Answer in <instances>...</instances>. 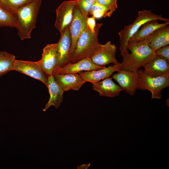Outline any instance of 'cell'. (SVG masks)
I'll return each mask as SVG.
<instances>
[{
  "label": "cell",
  "instance_id": "10",
  "mask_svg": "<svg viewBox=\"0 0 169 169\" xmlns=\"http://www.w3.org/2000/svg\"><path fill=\"white\" fill-rule=\"evenodd\" d=\"M126 92L133 95L138 90V76L136 72L120 69L112 77Z\"/></svg>",
  "mask_w": 169,
  "mask_h": 169
},
{
  "label": "cell",
  "instance_id": "5",
  "mask_svg": "<svg viewBox=\"0 0 169 169\" xmlns=\"http://www.w3.org/2000/svg\"><path fill=\"white\" fill-rule=\"evenodd\" d=\"M138 76V90H149L151 99H160L161 91L169 86V74L158 77H152L146 74L141 69H139Z\"/></svg>",
  "mask_w": 169,
  "mask_h": 169
},
{
  "label": "cell",
  "instance_id": "25",
  "mask_svg": "<svg viewBox=\"0 0 169 169\" xmlns=\"http://www.w3.org/2000/svg\"><path fill=\"white\" fill-rule=\"evenodd\" d=\"M93 3L89 0H77V5L82 14L88 17Z\"/></svg>",
  "mask_w": 169,
  "mask_h": 169
},
{
  "label": "cell",
  "instance_id": "23",
  "mask_svg": "<svg viewBox=\"0 0 169 169\" xmlns=\"http://www.w3.org/2000/svg\"><path fill=\"white\" fill-rule=\"evenodd\" d=\"M115 10L104 6L97 1L93 3L90 14L95 18L110 17Z\"/></svg>",
  "mask_w": 169,
  "mask_h": 169
},
{
  "label": "cell",
  "instance_id": "7",
  "mask_svg": "<svg viewBox=\"0 0 169 169\" xmlns=\"http://www.w3.org/2000/svg\"><path fill=\"white\" fill-rule=\"evenodd\" d=\"M13 70H15L38 79L47 85L48 76L43 70L38 61L15 60Z\"/></svg>",
  "mask_w": 169,
  "mask_h": 169
},
{
  "label": "cell",
  "instance_id": "16",
  "mask_svg": "<svg viewBox=\"0 0 169 169\" xmlns=\"http://www.w3.org/2000/svg\"><path fill=\"white\" fill-rule=\"evenodd\" d=\"M143 67L144 72L151 76L169 74V61L163 57L156 55Z\"/></svg>",
  "mask_w": 169,
  "mask_h": 169
},
{
  "label": "cell",
  "instance_id": "29",
  "mask_svg": "<svg viewBox=\"0 0 169 169\" xmlns=\"http://www.w3.org/2000/svg\"><path fill=\"white\" fill-rule=\"evenodd\" d=\"M90 164H83L78 166V169H88L90 166Z\"/></svg>",
  "mask_w": 169,
  "mask_h": 169
},
{
  "label": "cell",
  "instance_id": "18",
  "mask_svg": "<svg viewBox=\"0 0 169 169\" xmlns=\"http://www.w3.org/2000/svg\"><path fill=\"white\" fill-rule=\"evenodd\" d=\"M92 86L93 90L97 91L101 96L115 97L119 96L120 92L124 90L113 81L112 77H108L92 83Z\"/></svg>",
  "mask_w": 169,
  "mask_h": 169
},
{
  "label": "cell",
  "instance_id": "1",
  "mask_svg": "<svg viewBox=\"0 0 169 169\" xmlns=\"http://www.w3.org/2000/svg\"><path fill=\"white\" fill-rule=\"evenodd\" d=\"M127 49L130 51L123 57L120 63L121 69L136 72L139 69L156 56L155 51L152 49L145 41L128 44Z\"/></svg>",
  "mask_w": 169,
  "mask_h": 169
},
{
  "label": "cell",
  "instance_id": "28",
  "mask_svg": "<svg viewBox=\"0 0 169 169\" xmlns=\"http://www.w3.org/2000/svg\"><path fill=\"white\" fill-rule=\"evenodd\" d=\"M86 23L88 28L93 33L95 31V28L96 25L95 18L93 17H88Z\"/></svg>",
  "mask_w": 169,
  "mask_h": 169
},
{
  "label": "cell",
  "instance_id": "17",
  "mask_svg": "<svg viewBox=\"0 0 169 169\" xmlns=\"http://www.w3.org/2000/svg\"><path fill=\"white\" fill-rule=\"evenodd\" d=\"M50 98L45 104L44 111H46L51 106L54 105L56 109L60 106L63 101L64 91L55 80L53 75L48 76L47 85Z\"/></svg>",
  "mask_w": 169,
  "mask_h": 169
},
{
  "label": "cell",
  "instance_id": "12",
  "mask_svg": "<svg viewBox=\"0 0 169 169\" xmlns=\"http://www.w3.org/2000/svg\"><path fill=\"white\" fill-rule=\"evenodd\" d=\"M120 69L121 66L120 63L108 67L104 66L99 69L82 71L78 73L85 82H89L92 84L109 77L114 72H118Z\"/></svg>",
  "mask_w": 169,
  "mask_h": 169
},
{
  "label": "cell",
  "instance_id": "13",
  "mask_svg": "<svg viewBox=\"0 0 169 169\" xmlns=\"http://www.w3.org/2000/svg\"><path fill=\"white\" fill-rule=\"evenodd\" d=\"M104 66L95 64L90 58H86L74 63L69 62L63 67L57 68L53 75L55 74L78 73L84 71L99 69Z\"/></svg>",
  "mask_w": 169,
  "mask_h": 169
},
{
  "label": "cell",
  "instance_id": "26",
  "mask_svg": "<svg viewBox=\"0 0 169 169\" xmlns=\"http://www.w3.org/2000/svg\"><path fill=\"white\" fill-rule=\"evenodd\" d=\"M156 55L163 57L169 61V46L161 47L155 51Z\"/></svg>",
  "mask_w": 169,
  "mask_h": 169
},
{
  "label": "cell",
  "instance_id": "27",
  "mask_svg": "<svg viewBox=\"0 0 169 169\" xmlns=\"http://www.w3.org/2000/svg\"><path fill=\"white\" fill-rule=\"evenodd\" d=\"M118 0H96L99 3L113 9L115 10L117 9L118 5L117 1Z\"/></svg>",
  "mask_w": 169,
  "mask_h": 169
},
{
  "label": "cell",
  "instance_id": "2",
  "mask_svg": "<svg viewBox=\"0 0 169 169\" xmlns=\"http://www.w3.org/2000/svg\"><path fill=\"white\" fill-rule=\"evenodd\" d=\"M42 0H33L18 9L15 13L17 20L16 28L21 40L29 39L36 27L37 18Z\"/></svg>",
  "mask_w": 169,
  "mask_h": 169
},
{
  "label": "cell",
  "instance_id": "22",
  "mask_svg": "<svg viewBox=\"0 0 169 169\" xmlns=\"http://www.w3.org/2000/svg\"><path fill=\"white\" fill-rule=\"evenodd\" d=\"M17 25V20L15 14L0 4V27L16 28Z\"/></svg>",
  "mask_w": 169,
  "mask_h": 169
},
{
  "label": "cell",
  "instance_id": "31",
  "mask_svg": "<svg viewBox=\"0 0 169 169\" xmlns=\"http://www.w3.org/2000/svg\"><path fill=\"white\" fill-rule=\"evenodd\" d=\"M2 0H0V3H1Z\"/></svg>",
  "mask_w": 169,
  "mask_h": 169
},
{
  "label": "cell",
  "instance_id": "4",
  "mask_svg": "<svg viewBox=\"0 0 169 169\" xmlns=\"http://www.w3.org/2000/svg\"><path fill=\"white\" fill-rule=\"evenodd\" d=\"M155 20L162 21L165 22H169L168 19L164 18L161 15L156 14L150 10H145L139 11L134 21L132 23L125 26L123 29L118 33L120 38V49L122 57L129 53L127 49L129 40L143 24L147 22Z\"/></svg>",
  "mask_w": 169,
  "mask_h": 169
},
{
  "label": "cell",
  "instance_id": "8",
  "mask_svg": "<svg viewBox=\"0 0 169 169\" xmlns=\"http://www.w3.org/2000/svg\"><path fill=\"white\" fill-rule=\"evenodd\" d=\"M117 48L115 45L109 41L104 44H100L98 49L91 57L90 59L95 64L105 66L110 63L119 64L115 57Z\"/></svg>",
  "mask_w": 169,
  "mask_h": 169
},
{
  "label": "cell",
  "instance_id": "11",
  "mask_svg": "<svg viewBox=\"0 0 169 169\" xmlns=\"http://www.w3.org/2000/svg\"><path fill=\"white\" fill-rule=\"evenodd\" d=\"M69 26L61 35L60 38L57 43L58 61L56 69L63 67L70 62L72 40Z\"/></svg>",
  "mask_w": 169,
  "mask_h": 169
},
{
  "label": "cell",
  "instance_id": "20",
  "mask_svg": "<svg viewBox=\"0 0 169 169\" xmlns=\"http://www.w3.org/2000/svg\"><path fill=\"white\" fill-rule=\"evenodd\" d=\"M145 41L150 47L155 51L161 47L168 45L169 25L157 29Z\"/></svg>",
  "mask_w": 169,
  "mask_h": 169
},
{
  "label": "cell",
  "instance_id": "9",
  "mask_svg": "<svg viewBox=\"0 0 169 169\" xmlns=\"http://www.w3.org/2000/svg\"><path fill=\"white\" fill-rule=\"evenodd\" d=\"M57 43L47 44L44 48L42 57L39 61L43 70L48 76L53 75L57 67Z\"/></svg>",
  "mask_w": 169,
  "mask_h": 169
},
{
  "label": "cell",
  "instance_id": "19",
  "mask_svg": "<svg viewBox=\"0 0 169 169\" xmlns=\"http://www.w3.org/2000/svg\"><path fill=\"white\" fill-rule=\"evenodd\" d=\"M158 21L152 20L143 24L129 40L128 44L144 41L156 30L169 24V22L160 23Z\"/></svg>",
  "mask_w": 169,
  "mask_h": 169
},
{
  "label": "cell",
  "instance_id": "30",
  "mask_svg": "<svg viewBox=\"0 0 169 169\" xmlns=\"http://www.w3.org/2000/svg\"><path fill=\"white\" fill-rule=\"evenodd\" d=\"M89 0L91 1V2H93V3H94V2H95L96 1V0Z\"/></svg>",
  "mask_w": 169,
  "mask_h": 169
},
{
  "label": "cell",
  "instance_id": "6",
  "mask_svg": "<svg viewBox=\"0 0 169 169\" xmlns=\"http://www.w3.org/2000/svg\"><path fill=\"white\" fill-rule=\"evenodd\" d=\"M76 5L77 0L66 1L61 3L56 9L55 26L60 35L63 34L70 26Z\"/></svg>",
  "mask_w": 169,
  "mask_h": 169
},
{
  "label": "cell",
  "instance_id": "14",
  "mask_svg": "<svg viewBox=\"0 0 169 169\" xmlns=\"http://www.w3.org/2000/svg\"><path fill=\"white\" fill-rule=\"evenodd\" d=\"M87 18L82 14L76 5L74 8L73 19L69 26L72 40L71 54L78 38L88 27L86 23Z\"/></svg>",
  "mask_w": 169,
  "mask_h": 169
},
{
  "label": "cell",
  "instance_id": "21",
  "mask_svg": "<svg viewBox=\"0 0 169 169\" xmlns=\"http://www.w3.org/2000/svg\"><path fill=\"white\" fill-rule=\"evenodd\" d=\"M15 60L13 54L5 51H0V77L13 70Z\"/></svg>",
  "mask_w": 169,
  "mask_h": 169
},
{
  "label": "cell",
  "instance_id": "24",
  "mask_svg": "<svg viewBox=\"0 0 169 169\" xmlns=\"http://www.w3.org/2000/svg\"><path fill=\"white\" fill-rule=\"evenodd\" d=\"M33 0H2L0 4L11 12L15 14L20 8Z\"/></svg>",
  "mask_w": 169,
  "mask_h": 169
},
{
  "label": "cell",
  "instance_id": "3",
  "mask_svg": "<svg viewBox=\"0 0 169 169\" xmlns=\"http://www.w3.org/2000/svg\"><path fill=\"white\" fill-rule=\"evenodd\" d=\"M102 23L96 24L95 31L92 32L88 27L78 38L70 57V62L74 63L82 59L90 58L100 44L98 38L100 28Z\"/></svg>",
  "mask_w": 169,
  "mask_h": 169
},
{
  "label": "cell",
  "instance_id": "15",
  "mask_svg": "<svg viewBox=\"0 0 169 169\" xmlns=\"http://www.w3.org/2000/svg\"><path fill=\"white\" fill-rule=\"evenodd\" d=\"M53 75L64 92L71 90L77 91L86 82L77 73L55 74Z\"/></svg>",
  "mask_w": 169,
  "mask_h": 169
}]
</instances>
